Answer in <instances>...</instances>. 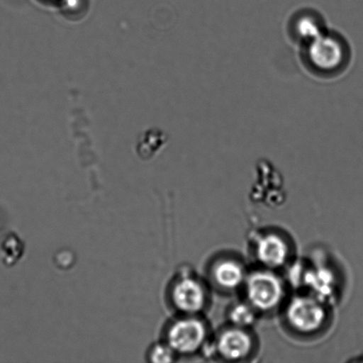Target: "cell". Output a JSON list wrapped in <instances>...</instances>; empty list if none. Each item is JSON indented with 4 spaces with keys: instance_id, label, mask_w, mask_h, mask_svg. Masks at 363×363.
Here are the masks:
<instances>
[{
    "instance_id": "1",
    "label": "cell",
    "mask_w": 363,
    "mask_h": 363,
    "mask_svg": "<svg viewBox=\"0 0 363 363\" xmlns=\"http://www.w3.org/2000/svg\"><path fill=\"white\" fill-rule=\"evenodd\" d=\"M248 302L257 311H269L277 307L284 297L282 281L267 270L251 274L245 281Z\"/></svg>"
},
{
    "instance_id": "2",
    "label": "cell",
    "mask_w": 363,
    "mask_h": 363,
    "mask_svg": "<svg viewBox=\"0 0 363 363\" xmlns=\"http://www.w3.org/2000/svg\"><path fill=\"white\" fill-rule=\"evenodd\" d=\"M305 45L308 62L312 66L314 65L315 69L336 70L346 62L347 46L341 43L340 38L334 35L328 28Z\"/></svg>"
},
{
    "instance_id": "3",
    "label": "cell",
    "mask_w": 363,
    "mask_h": 363,
    "mask_svg": "<svg viewBox=\"0 0 363 363\" xmlns=\"http://www.w3.org/2000/svg\"><path fill=\"white\" fill-rule=\"evenodd\" d=\"M286 318L294 329L311 333L323 325L326 312L318 298L301 295L294 298L288 305Z\"/></svg>"
},
{
    "instance_id": "4",
    "label": "cell",
    "mask_w": 363,
    "mask_h": 363,
    "mask_svg": "<svg viewBox=\"0 0 363 363\" xmlns=\"http://www.w3.org/2000/svg\"><path fill=\"white\" fill-rule=\"evenodd\" d=\"M206 329L201 320L186 318L177 320L167 330L165 342L177 354L194 353L205 342Z\"/></svg>"
},
{
    "instance_id": "5",
    "label": "cell",
    "mask_w": 363,
    "mask_h": 363,
    "mask_svg": "<svg viewBox=\"0 0 363 363\" xmlns=\"http://www.w3.org/2000/svg\"><path fill=\"white\" fill-rule=\"evenodd\" d=\"M174 307L184 314H196L204 308L206 294L198 279L183 277L175 281L170 293Z\"/></svg>"
},
{
    "instance_id": "6",
    "label": "cell",
    "mask_w": 363,
    "mask_h": 363,
    "mask_svg": "<svg viewBox=\"0 0 363 363\" xmlns=\"http://www.w3.org/2000/svg\"><path fill=\"white\" fill-rule=\"evenodd\" d=\"M252 347L250 335L243 328L236 326L220 334L217 341V350L223 358L230 361L247 357Z\"/></svg>"
},
{
    "instance_id": "7",
    "label": "cell",
    "mask_w": 363,
    "mask_h": 363,
    "mask_svg": "<svg viewBox=\"0 0 363 363\" xmlns=\"http://www.w3.org/2000/svg\"><path fill=\"white\" fill-rule=\"evenodd\" d=\"M256 257L267 268H279L286 263L288 247L282 238L276 234H266L259 238L255 247Z\"/></svg>"
},
{
    "instance_id": "8",
    "label": "cell",
    "mask_w": 363,
    "mask_h": 363,
    "mask_svg": "<svg viewBox=\"0 0 363 363\" xmlns=\"http://www.w3.org/2000/svg\"><path fill=\"white\" fill-rule=\"evenodd\" d=\"M213 277L219 286L227 290L236 289L247 279L243 267L233 259H224L217 263L213 269Z\"/></svg>"
},
{
    "instance_id": "9",
    "label": "cell",
    "mask_w": 363,
    "mask_h": 363,
    "mask_svg": "<svg viewBox=\"0 0 363 363\" xmlns=\"http://www.w3.org/2000/svg\"><path fill=\"white\" fill-rule=\"evenodd\" d=\"M256 309L249 303L240 302L231 307L229 311V319L234 326L240 328H249L255 325L257 315Z\"/></svg>"
},
{
    "instance_id": "10",
    "label": "cell",
    "mask_w": 363,
    "mask_h": 363,
    "mask_svg": "<svg viewBox=\"0 0 363 363\" xmlns=\"http://www.w3.org/2000/svg\"><path fill=\"white\" fill-rule=\"evenodd\" d=\"M176 352L166 342L156 344L149 351V358L154 362H172L175 361Z\"/></svg>"
}]
</instances>
